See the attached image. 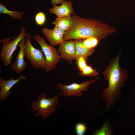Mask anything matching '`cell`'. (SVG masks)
<instances>
[{
	"label": "cell",
	"instance_id": "1",
	"mask_svg": "<svg viewBox=\"0 0 135 135\" xmlns=\"http://www.w3.org/2000/svg\"><path fill=\"white\" fill-rule=\"evenodd\" d=\"M72 14V25L70 30L64 32V41L90 37L100 41L116 32L114 28L106 23L82 18L73 13Z\"/></svg>",
	"mask_w": 135,
	"mask_h": 135
},
{
	"label": "cell",
	"instance_id": "2",
	"mask_svg": "<svg viewBox=\"0 0 135 135\" xmlns=\"http://www.w3.org/2000/svg\"><path fill=\"white\" fill-rule=\"evenodd\" d=\"M120 54L110 60L103 72L105 79L108 82V86L102 92V97L106 102L105 112L113 106L120 98L121 88L125 85L128 74L126 70L122 69L120 64Z\"/></svg>",
	"mask_w": 135,
	"mask_h": 135
},
{
	"label": "cell",
	"instance_id": "3",
	"mask_svg": "<svg viewBox=\"0 0 135 135\" xmlns=\"http://www.w3.org/2000/svg\"><path fill=\"white\" fill-rule=\"evenodd\" d=\"M62 94V92L58 96L48 98H46V96L44 93L39 94L38 100L32 101V104L31 107L33 109L32 112L36 111L37 112L35 116L38 117L41 115L42 119L48 118L56 111V106L58 103L59 97Z\"/></svg>",
	"mask_w": 135,
	"mask_h": 135
},
{
	"label": "cell",
	"instance_id": "4",
	"mask_svg": "<svg viewBox=\"0 0 135 135\" xmlns=\"http://www.w3.org/2000/svg\"><path fill=\"white\" fill-rule=\"evenodd\" d=\"M27 33L23 27H22L20 34L13 37L1 39L0 43H2L0 53V58L5 66H10L11 63L12 56L16 49L18 42L24 37Z\"/></svg>",
	"mask_w": 135,
	"mask_h": 135
},
{
	"label": "cell",
	"instance_id": "5",
	"mask_svg": "<svg viewBox=\"0 0 135 135\" xmlns=\"http://www.w3.org/2000/svg\"><path fill=\"white\" fill-rule=\"evenodd\" d=\"M34 38L40 46L45 56L46 64L44 70L48 72L56 68L60 62V56L58 50L54 46L48 44L42 36L35 34Z\"/></svg>",
	"mask_w": 135,
	"mask_h": 135
},
{
	"label": "cell",
	"instance_id": "6",
	"mask_svg": "<svg viewBox=\"0 0 135 135\" xmlns=\"http://www.w3.org/2000/svg\"><path fill=\"white\" fill-rule=\"evenodd\" d=\"M24 44V56L28 60L32 66L36 69H44L46 62L44 54L42 50L35 48L31 42L32 36L28 34L26 36Z\"/></svg>",
	"mask_w": 135,
	"mask_h": 135
},
{
	"label": "cell",
	"instance_id": "7",
	"mask_svg": "<svg viewBox=\"0 0 135 135\" xmlns=\"http://www.w3.org/2000/svg\"><path fill=\"white\" fill-rule=\"evenodd\" d=\"M98 78L83 82L80 84L73 83L69 85L59 83L58 87L62 90V94L65 97L81 96L83 94L82 92L88 90L89 88L90 84L95 82Z\"/></svg>",
	"mask_w": 135,
	"mask_h": 135
},
{
	"label": "cell",
	"instance_id": "8",
	"mask_svg": "<svg viewBox=\"0 0 135 135\" xmlns=\"http://www.w3.org/2000/svg\"><path fill=\"white\" fill-rule=\"evenodd\" d=\"M58 51L61 58L69 64H72L76 56L74 40H70L63 41L59 44Z\"/></svg>",
	"mask_w": 135,
	"mask_h": 135
},
{
	"label": "cell",
	"instance_id": "9",
	"mask_svg": "<svg viewBox=\"0 0 135 135\" xmlns=\"http://www.w3.org/2000/svg\"><path fill=\"white\" fill-rule=\"evenodd\" d=\"M42 32L52 46H56L64 41L65 32L55 26L52 30L44 27L42 30Z\"/></svg>",
	"mask_w": 135,
	"mask_h": 135
},
{
	"label": "cell",
	"instance_id": "10",
	"mask_svg": "<svg viewBox=\"0 0 135 135\" xmlns=\"http://www.w3.org/2000/svg\"><path fill=\"white\" fill-rule=\"evenodd\" d=\"M27 76H24L22 73L20 75L18 79L14 80L12 77L10 79L6 80L1 77H0V100H6L11 94L10 90L12 88L22 79L26 80Z\"/></svg>",
	"mask_w": 135,
	"mask_h": 135
},
{
	"label": "cell",
	"instance_id": "11",
	"mask_svg": "<svg viewBox=\"0 0 135 135\" xmlns=\"http://www.w3.org/2000/svg\"><path fill=\"white\" fill-rule=\"evenodd\" d=\"M25 41V37H24L18 42V46L20 47V50L18 53L14 62L11 66L12 69L18 74L24 70L27 66V64L24 59Z\"/></svg>",
	"mask_w": 135,
	"mask_h": 135
},
{
	"label": "cell",
	"instance_id": "12",
	"mask_svg": "<svg viewBox=\"0 0 135 135\" xmlns=\"http://www.w3.org/2000/svg\"><path fill=\"white\" fill-rule=\"evenodd\" d=\"M72 4V2L70 0L64 1L60 6L55 5L53 8H49V11L56 14L58 18L70 16L74 11Z\"/></svg>",
	"mask_w": 135,
	"mask_h": 135
},
{
	"label": "cell",
	"instance_id": "13",
	"mask_svg": "<svg viewBox=\"0 0 135 135\" xmlns=\"http://www.w3.org/2000/svg\"><path fill=\"white\" fill-rule=\"evenodd\" d=\"M52 24L65 32L68 30L72 25V21L70 16L58 18L55 19Z\"/></svg>",
	"mask_w": 135,
	"mask_h": 135
},
{
	"label": "cell",
	"instance_id": "14",
	"mask_svg": "<svg viewBox=\"0 0 135 135\" xmlns=\"http://www.w3.org/2000/svg\"><path fill=\"white\" fill-rule=\"evenodd\" d=\"M83 39L74 40L76 56H84L88 57L93 53L94 49H90L86 47L83 42Z\"/></svg>",
	"mask_w": 135,
	"mask_h": 135
},
{
	"label": "cell",
	"instance_id": "15",
	"mask_svg": "<svg viewBox=\"0 0 135 135\" xmlns=\"http://www.w3.org/2000/svg\"><path fill=\"white\" fill-rule=\"evenodd\" d=\"M0 14H6L14 19L22 20L24 13L23 12L8 10L6 8V6L5 5L0 3Z\"/></svg>",
	"mask_w": 135,
	"mask_h": 135
},
{
	"label": "cell",
	"instance_id": "16",
	"mask_svg": "<svg viewBox=\"0 0 135 135\" xmlns=\"http://www.w3.org/2000/svg\"><path fill=\"white\" fill-rule=\"evenodd\" d=\"M113 132L112 126L108 122H105L100 128L96 130L93 133L95 135H110Z\"/></svg>",
	"mask_w": 135,
	"mask_h": 135
},
{
	"label": "cell",
	"instance_id": "17",
	"mask_svg": "<svg viewBox=\"0 0 135 135\" xmlns=\"http://www.w3.org/2000/svg\"><path fill=\"white\" fill-rule=\"evenodd\" d=\"M79 74L82 76L94 77L98 75L99 73L91 66L88 65L83 70L80 71Z\"/></svg>",
	"mask_w": 135,
	"mask_h": 135
},
{
	"label": "cell",
	"instance_id": "18",
	"mask_svg": "<svg viewBox=\"0 0 135 135\" xmlns=\"http://www.w3.org/2000/svg\"><path fill=\"white\" fill-rule=\"evenodd\" d=\"M99 40L97 38L90 37L83 39V42L84 45L90 49H94L98 44Z\"/></svg>",
	"mask_w": 135,
	"mask_h": 135
},
{
	"label": "cell",
	"instance_id": "19",
	"mask_svg": "<svg viewBox=\"0 0 135 135\" xmlns=\"http://www.w3.org/2000/svg\"><path fill=\"white\" fill-rule=\"evenodd\" d=\"M88 57L84 56H77L75 59L78 69L80 71L83 70L87 65Z\"/></svg>",
	"mask_w": 135,
	"mask_h": 135
},
{
	"label": "cell",
	"instance_id": "20",
	"mask_svg": "<svg viewBox=\"0 0 135 135\" xmlns=\"http://www.w3.org/2000/svg\"><path fill=\"white\" fill-rule=\"evenodd\" d=\"M35 20L38 25L41 26L44 25L46 20V17L45 14L42 12H38L35 16Z\"/></svg>",
	"mask_w": 135,
	"mask_h": 135
},
{
	"label": "cell",
	"instance_id": "21",
	"mask_svg": "<svg viewBox=\"0 0 135 135\" xmlns=\"http://www.w3.org/2000/svg\"><path fill=\"white\" fill-rule=\"evenodd\" d=\"M86 130V127L85 124L82 123H78L75 126V131L77 135H84Z\"/></svg>",
	"mask_w": 135,
	"mask_h": 135
},
{
	"label": "cell",
	"instance_id": "22",
	"mask_svg": "<svg viewBox=\"0 0 135 135\" xmlns=\"http://www.w3.org/2000/svg\"><path fill=\"white\" fill-rule=\"evenodd\" d=\"M64 0H51V4L52 6H54L57 4L62 3Z\"/></svg>",
	"mask_w": 135,
	"mask_h": 135
}]
</instances>
